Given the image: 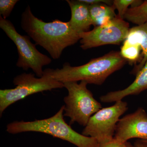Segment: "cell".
Instances as JSON below:
<instances>
[{"label": "cell", "instance_id": "ba28073f", "mask_svg": "<svg viewBox=\"0 0 147 147\" xmlns=\"http://www.w3.org/2000/svg\"><path fill=\"white\" fill-rule=\"evenodd\" d=\"M129 24L117 16L108 24L95 27L80 34L81 47L84 50L106 45H119L126 39Z\"/></svg>", "mask_w": 147, "mask_h": 147}, {"label": "cell", "instance_id": "d6986e66", "mask_svg": "<svg viewBox=\"0 0 147 147\" xmlns=\"http://www.w3.org/2000/svg\"><path fill=\"white\" fill-rule=\"evenodd\" d=\"M125 143H122L114 138L113 140L100 147H125Z\"/></svg>", "mask_w": 147, "mask_h": 147}, {"label": "cell", "instance_id": "4fadbf2b", "mask_svg": "<svg viewBox=\"0 0 147 147\" xmlns=\"http://www.w3.org/2000/svg\"><path fill=\"white\" fill-rule=\"evenodd\" d=\"M89 9L94 27L106 25L117 16L115 7L104 3L89 5Z\"/></svg>", "mask_w": 147, "mask_h": 147}, {"label": "cell", "instance_id": "9c48e42d", "mask_svg": "<svg viewBox=\"0 0 147 147\" xmlns=\"http://www.w3.org/2000/svg\"><path fill=\"white\" fill-rule=\"evenodd\" d=\"M114 138L125 143L132 138L147 139V114L143 108L120 119Z\"/></svg>", "mask_w": 147, "mask_h": 147}, {"label": "cell", "instance_id": "5bb4252c", "mask_svg": "<svg viewBox=\"0 0 147 147\" xmlns=\"http://www.w3.org/2000/svg\"><path fill=\"white\" fill-rule=\"evenodd\" d=\"M124 19L137 26L146 23L147 1H144L142 4L138 6L129 8L124 17Z\"/></svg>", "mask_w": 147, "mask_h": 147}, {"label": "cell", "instance_id": "7a4b0ae2", "mask_svg": "<svg viewBox=\"0 0 147 147\" xmlns=\"http://www.w3.org/2000/svg\"><path fill=\"white\" fill-rule=\"evenodd\" d=\"M127 62L120 52L112 51L79 66L64 63L61 68L52 69V76L63 84L85 81L88 84L100 85L108 76L123 67Z\"/></svg>", "mask_w": 147, "mask_h": 147}, {"label": "cell", "instance_id": "ffe728a7", "mask_svg": "<svg viewBox=\"0 0 147 147\" xmlns=\"http://www.w3.org/2000/svg\"><path fill=\"white\" fill-rule=\"evenodd\" d=\"M125 147H147V144L143 140H137L134 143V146H132L130 143L126 142Z\"/></svg>", "mask_w": 147, "mask_h": 147}, {"label": "cell", "instance_id": "8992f818", "mask_svg": "<svg viewBox=\"0 0 147 147\" xmlns=\"http://www.w3.org/2000/svg\"><path fill=\"white\" fill-rule=\"evenodd\" d=\"M0 28L16 46L18 56L16 66L24 70L31 69L37 76L42 77L44 73L42 67L51 63V58L39 52L30 36L18 33L12 23L1 16Z\"/></svg>", "mask_w": 147, "mask_h": 147}, {"label": "cell", "instance_id": "8fae6325", "mask_svg": "<svg viewBox=\"0 0 147 147\" xmlns=\"http://www.w3.org/2000/svg\"><path fill=\"white\" fill-rule=\"evenodd\" d=\"M70 7L71 17L69 21L71 26L79 33L89 31L94 26L90 14L89 5L79 1H66Z\"/></svg>", "mask_w": 147, "mask_h": 147}, {"label": "cell", "instance_id": "5b68a950", "mask_svg": "<svg viewBox=\"0 0 147 147\" xmlns=\"http://www.w3.org/2000/svg\"><path fill=\"white\" fill-rule=\"evenodd\" d=\"M63 84L68 91V95L64 98V116L70 119L69 125L77 122L86 127L92 116L102 108V105L87 88L88 84L85 81L79 84L68 82Z\"/></svg>", "mask_w": 147, "mask_h": 147}, {"label": "cell", "instance_id": "44dd1931", "mask_svg": "<svg viewBox=\"0 0 147 147\" xmlns=\"http://www.w3.org/2000/svg\"><path fill=\"white\" fill-rule=\"evenodd\" d=\"M143 141H144L145 142V143H146L147 144V139H146V140H142Z\"/></svg>", "mask_w": 147, "mask_h": 147}, {"label": "cell", "instance_id": "277c9868", "mask_svg": "<svg viewBox=\"0 0 147 147\" xmlns=\"http://www.w3.org/2000/svg\"><path fill=\"white\" fill-rule=\"evenodd\" d=\"M52 69L44 70L43 76L36 78L34 74L24 73L14 78L13 83L16 86L14 88L0 90V114L16 101L30 95L45 91L62 88L63 83L52 76Z\"/></svg>", "mask_w": 147, "mask_h": 147}, {"label": "cell", "instance_id": "e0dca14e", "mask_svg": "<svg viewBox=\"0 0 147 147\" xmlns=\"http://www.w3.org/2000/svg\"><path fill=\"white\" fill-rule=\"evenodd\" d=\"M18 0H1L0 1V14L3 18L6 19L11 13Z\"/></svg>", "mask_w": 147, "mask_h": 147}, {"label": "cell", "instance_id": "30bf717a", "mask_svg": "<svg viewBox=\"0 0 147 147\" xmlns=\"http://www.w3.org/2000/svg\"><path fill=\"white\" fill-rule=\"evenodd\" d=\"M147 89V61L143 68L136 74L134 82L126 88L111 92L100 96V101L104 102H117L131 95L139 94Z\"/></svg>", "mask_w": 147, "mask_h": 147}, {"label": "cell", "instance_id": "52a82bcc", "mask_svg": "<svg viewBox=\"0 0 147 147\" xmlns=\"http://www.w3.org/2000/svg\"><path fill=\"white\" fill-rule=\"evenodd\" d=\"M127 109V103L122 100L101 108L92 116L82 134L96 139L100 147L103 146L114 139L120 117Z\"/></svg>", "mask_w": 147, "mask_h": 147}, {"label": "cell", "instance_id": "ac0fdd59", "mask_svg": "<svg viewBox=\"0 0 147 147\" xmlns=\"http://www.w3.org/2000/svg\"><path fill=\"white\" fill-rule=\"evenodd\" d=\"M80 1L87 4L88 5L104 3L108 5H113V1L108 0H80Z\"/></svg>", "mask_w": 147, "mask_h": 147}, {"label": "cell", "instance_id": "6da1fadb", "mask_svg": "<svg viewBox=\"0 0 147 147\" xmlns=\"http://www.w3.org/2000/svg\"><path fill=\"white\" fill-rule=\"evenodd\" d=\"M21 27L28 36L41 46L55 59L61 57L66 47L81 40L80 34L74 30L69 22L56 19L44 22L33 14L30 6L21 15Z\"/></svg>", "mask_w": 147, "mask_h": 147}, {"label": "cell", "instance_id": "9a60e30c", "mask_svg": "<svg viewBox=\"0 0 147 147\" xmlns=\"http://www.w3.org/2000/svg\"><path fill=\"white\" fill-rule=\"evenodd\" d=\"M141 50L142 49L139 46L123 43L120 52L124 59H126L127 61H128L133 63L136 62L139 59Z\"/></svg>", "mask_w": 147, "mask_h": 147}, {"label": "cell", "instance_id": "3957f363", "mask_svg": "<svg viewBox=\"0 0 147 147\" xmlns=\"http://www.w3.org/2000/svg\"><path fill=\"white\" fill-rule=\"evenodd\" d=\"M64 105L52 117L32 121H16L9 123L7 131L11 134L28 131L41 132L59 138L77 147H100L96 139L79 134L64 119Z\"/></svg>", "mask_w": 147, "mask_h": 147}, {"label": "cell", "instance_id": "2e32d148", "mask_svg": "<svg viewBox=\"0 0 147 147\" xmlns=\"http://www.w3.org/2000/svg\"><path fill=\"white\" fill-rule=\"evenodd\" d=\"M144 1L139 0H115L113 1V6L118 11V15L124 19V17L128 9L129 6L136 7L141 5Z\"/></svg>", "mask_w": 147, "mask_h": 147}, {"label": "cell", "instance_id": "7c38bea8", "mask_svg": "<svg viewBox=\"0 0 147 147\" xmlns=\"http://www.w3.org/2000/svg\"><path fill=\"white\" fill-rule=\"evenodd\" d=\"M123 43L137 45L142 49V59L139 64L135 66L132 70V73L136 75L147 61V22L130 28Z\"/></svg>", "mask_w": 147, "mask_h": 147}]
</instances>
